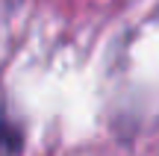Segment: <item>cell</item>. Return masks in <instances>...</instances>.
Masks as SVG:
<instances>
[{
	"instance_id": "cell-1",
	"label": "cell",
	"mask_w": 159,
	"mask_h": 156,
	"mask_svg": "<svg viewBox=\"0 0 159 156\" xmlns=\"http://www.w3.org/2000/svg\"><path fill=\"white\" fill-rule=\"evenodd\" d=\"M21 147H24L21 130L6 118H0V156H21Z\"/></svg>"
}]
</instances>
